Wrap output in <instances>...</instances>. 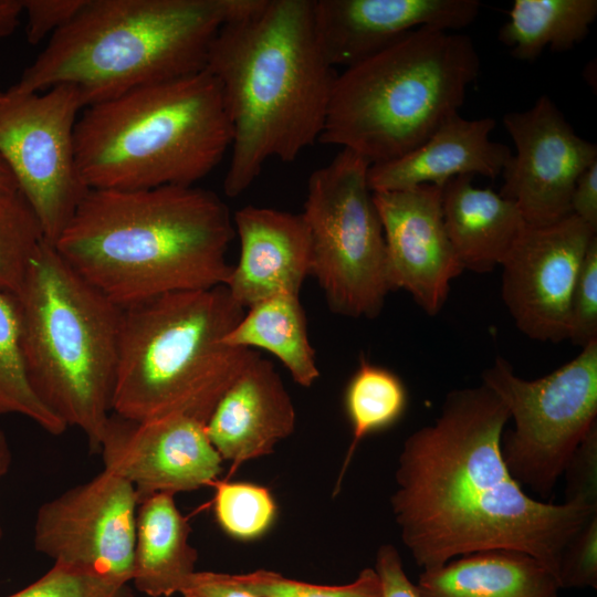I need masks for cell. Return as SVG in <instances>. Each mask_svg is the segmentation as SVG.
<instances>
[{"label": "cell", "mask_w": 597, "mask_h": 597, "mask_svg": "<svg viewBox=\"0 0 597 597\" xmlns=\"http://www.w3.org/2000/svg\"><path fill=\"white\" fill-rule=\"evenodd\" d=\"M509 420L481 384L449 392L433 423L405 440L390 505L401 542L422 570L509 549L531 555L557 578L566 545L597 513L596 505L543 502L524 491L502 458Z\"/></svg>", "instance_id": "cell-1"}, {"label": "cell", "mask_w": 597, "mask_h": 597, "mask_svg": "<svg viewBox=\"0 0 597 597\" xmlns=\"http://www.w3.org/2000/svg\"><path fill=\"white\" fill-rule=\"evenodd\" d=\"M205 70L232 127L228 197L243 193L269 159L291 163L320 140L337 75L316 39L313 0H254L221 25Z\"/></svg>", "instance_id": "cell-2"}, {"label": "cell", "mask_w": 597, "mask_h": 597, "mask_svg": "<svg viewBox=\"0 0 597 597\" xmlns=\"http://www.w3.org/2000/svg\"><path fill=\"white\" fill-rule=\"evenodd\" d=\"M234 234L228 206L205 188L90 189L53 245L84 280L125 307L224 285Z\"/></svg>", "instance_id": "cell-3"}, {"label": "cell", "mask_w": 597, "mask_h": 597, "mask_svg": "<svg viewBox=\"0 0 597 597\" xmlns=\"http://www.w3.org/2000/svg\"><path fill=\"white\" fill-rule=\"evenodd\" d=\"M254 0H85L8 91L75 86L84 107L205 70L221 25Z\"/></svg>", "instance_id": "cell-4"}, {"label": "cell", "mask_w": 597, "mask_h": 597, "mask_svg": "<svg viewBox=\"0 0 597 597\" xmlns=\"http://www.w3.org/2000/svg\"><path fill=\"white\" fill-rule=\"evenodd\" d=\"M74 142L88 189L193 186L231 147L232 127L219 83L202 70L85 107Z\"/></svg>", "instance_id": "cell-5"}, {"label": "cell", "mask_w": 597, "mask_h": 597, "mask_svg": "<svg viewBox=\"0 0 597 597\" xmlns=\"http://www.w3.org/2000/svg\"><path fill=\"white\" fill-rule=\"evenodd\" d=\"M224 285L122 307L113 413L146 421L182 415L206 425L259 352L223 339L244 314Z\"/></svg>", "instance_id": "cell-6"}, {"label": "cell", "mask_w": 597, "mask_h": 597, "mask_svg": "<svg viewBox=\"0 0 597 597\" xmlns=\"http://www.w3.org/2000/svg\"><path fill=\"white\" fill-rule=\"evenodd\" d=\"M480 65L468 35L415 29L336 76L320 142L370 165L400 158L459 114Z\"/></svg>", "instance_id": "cell-7"}, {"label": "cell", "mask_w": 597, "mask_h": 597, "mask_svg": "<svg viewBox=\"0 0 597 597\" xmlns=\"http://www.w3.org/2000/svg\"><path fill=\"white\" fill-rule=\"evenodd\" d=\"M18 298L23 356L35 395L98 452L113 411L122 307L45 239Z\"/></svg>", "instance_id": "cell-8"}, {"label": "cell", "mask_w": 597, "mask_h": 597, "mask_svg": "<svg viewBox=\"0 0 597 597\" xmlns=\"http://www.w3.org/2000/svg\"><path fill=\"white\" fill-rule=\"evenodd\" d=\"M370 164L342 149L312 172L301 213L311 240V272L328 308L374 318L390 292L383 227L368 185Z\"/></svg>", "instance_id": "cell-9"}, {"label": "cell", "mask_w": 597, "mask_h": 597, "mask_svg": "<svg viewBox=\"0 0 597 597\" xmlns=\"http://www.w3.org/2000/svg\"><path fill=\"white\" fill-rule=\"evenodd\" d=\"M509 411L514 429L501 452L513 479L548 499L588 432L597 426V341L567 364L527 380L498 357L482 375Z\"/></svg>", "instance_id": "cell-10"}, {"label": "cell", "mask_w": 597, "mask_h": 597, "mask_svg": "<svg viewBox=\"0 0 597 597\" xmlns=\"http://www.w3.org/2000/svg\"><path fill=\"white\" fill-rule=\"evenodd\" d=\"M84 107L78 90L60 84L0 101V157L54 243L90 190L76 165L74 130Z\"/></svg>", "instance_id": "cell-11"}, {"label": "cell", "mask_w": 597, "mask_h": 597, "mask_svg": "<svg viewBox=\"0 0 597 597\" xmlns=\"http://www.w3.org/2000/svg\"><path fill=\"white\" fill-rule=\"evenodd\" d=\"M137 507L133 485L103 470L40 506L34 547L54 563L128 584L133 577Z\"/></svg>", "instance_id": "cell-12"}, {"label": "cell", "mask_w": 597, "mask_h": 597, "mask_svg": "<svg viewBox=\"0 0 597 597\" xmlns=\"http://www.w3.org/2000/svg\"><path fill=\"white\" fill-rule=\"evenodd\" d=\"M588 224L568 214L548 224H526L502 263V298L527 337L568 338L576 280L591 240Z\"/></svg>", "instance_id": "cell-13"}, {"label": "cell", "mask_w": 597, "mask_h": 597, "mask_svg": "<svg viewBox=\"0 0 597 597\" xmlns=\"http://www.w3.org/2000/svg\"><path fill=\"white\" fill-rule=\"evenodd\" d=\"M515 155L505 165L501 196L516 203L527 224H548L570 214L579 175L597 160V146L578 136L547 95L503 116Z\"/></svg>", "instance_id": "cell-14"}, {"label": "cell", "mask_w": 597, "mask_h": 597, "mask_svg": "<svg viewBox=\"0 0 597 597\" xmlns=\"http://www.w3.org/2000/svg\"><path fill=\"white\" fill-rule=\"evenodd\" d=\"M98 452L104 470L133 485L138 504L212 485L222 471L205 423L182 415L136 421L112 412Z\"/></svg>", "instance_id": "cell-15"}, {"label": "cell", "mask_w": 597, "mask_h": 597, "mask_svg": "<svg viewBox=\"0 0 597 597\" xmlns=\"http://www.w3.org/2000/svg\"><path fill=\"white\" fill-rule=\"evenodd\" d=\"M373 200L384 232L390 291L408 292L434 316L451 281L463 271L444 227L442 187L375 191Z\"/></svg>", "instance_id": "cell-16"}, {"label": "cell", "mask_w": 597, "mask_h": 597, "mask_svg": "<svg viewBox=\"0 0 597 597\" xmlns=\"http://www.w3.org/2000/svg\"><path fill=\"white\" fill-rule=\"evenodd\" d=\"M480 8L479 0H313V23L329 65L346 69L420 27L463 29Z\"/></svg>", "instance_id": "cell-17"}, {"label": "cell", "mask_w": 597, "mask_h": 597, "mask_svg": "<svg viewBox=\"0 0 597 597\" xmlns=\"http://www.w3.org/2000/svg\"><path fill=\"white\" fill-rule=\"evenodd\" d=\"M240 256L224 284L244 310L280 293L300 295L311 272V240L302 214L245 206L233 217Z\"/></svg>", "instance_id": "cell-18"}, {"label": "cell", "mask_w": 597, "mask_h": 597, "mask_svg": "<svg viewBox=\"0 0 597 597\" xmlns=\"http://www.w3.org/2000/svg\"><path fill=\"white\" fill-rule=\"evenodd\" d=\"M295 409L274 364L258 355L221 396L205 427L229 476L247 461L268 455L292 434Z\"/></svg>", "instance_id": "cell-19"}, {"label": "cell", "mask_w": 597, "mask_h": 597, "mask_svg": "<svg viewBox=\"0 0 597 597\" xmlns=\"http://www.w3.org/2000/svg\"><path fill=\"white\" fill-rule=\"evenodd\" d=\"M495 125L491 117L467 119L458 114L449 118L423 144L402 157L370 165V190L442 187L450 179L465 175L500 176L512 153L506 145L490 138Z\"/></svg>", "instance_id": "cell-20"}, {"label": "cell", "mask_w": 597, "mask_h": 597, "mask_svg": "<svg viewBox=\"0 0 597 597\" xmlns=\"http://www.w3.org/2000/svg\"><path fill=\"white\" fill-rule=\"evenodd\" d=\"M472 180L459 176L442 186V214L463 270L485 273L502 265L527 223L515 202Z\"/></svg>", "instance_id": "cell-21"}, {"label": "cell", "mask_w": 597, "mask_h": 597, "mask_svg": "<svg viewBox=\"0 0 597 597\" xmlns=\"http://www.w3.org/2000/svg\"><path fill=\"white\" fill-rule=\"evenodd\" d=\"M416 585L419 597H557V578L528 554L493 549L468 554L431 570Z\"/></svg>", "instance_id": "cell-22"}, {"label": "cell", "mask_w": 597, "mask_h": 597, "mask_svg": "<svg viewBox=\"0 0 597 597\" xmlns=\"http://www.w3.org/2000/svg\"><path fill=\"white\" fill-rule=\"evenodd\" d=\"M190 532L172 494H155L138 504L132 577L138 591L149 597L179 594L198 559Z\"/></svg>", "instance_id": "cell-23"}, {"label": "cell", "mask_w": 597, "mask_h": 597, "mask_svg": "<svg viewBox=\"0 0 597 597\" xmlns=\"http://www.w3.org/2000/svg\"><path fill=\"white\" fill-rule=\"evenodd\" d=\"M245 310L223 342L231 347L270 353L297 385L311 387L320 378V369L300 295L275 294Z\"/></svg>", "instance_id": "cell-24"}, {"label": "cell", "mask_w": 597, "mask_h": 597, "mask_svg": "<svg viewBox=\"0 0 597 597\" xmlns=\"http://www.w3.org/2000/svg\"><path fill=\"white\" fill-rule=\"evenodd\" d=\"M499 40L515 59L533 61L549 46L568 51L582 42L597 17L596 0H514Z\"/></svg>", "instance_id": "cell-25"}, {"label": "cell", "mask_w": 597, "mask_h": 597, "mask_svg": "<svg viewBox=\"0 0 597 597\" xmlns=\"http://www.w3.org/2000/svg\"><path fill=\"white\" fill-rule=\"evenodd\" d=\"M9 413L24 416L54 436L67 428L30 384L22 349L20 302L18 295L0 287V415Z\"/></svg>", "instance_id": "cell-26"}, {"label": "cell", "mask_w": 597, "mask_h": 597, "mask_svg": "<svg viewBox=\"0 0 597 597\" xmlns=\"http://www.w3.org/2000/svg\"><path fill=\"white\" fill-rule=\"evenodd\" d=\"M407 399L406 387L396 374L362 356L345 390L344 402L352 426V440L337 488L360 441L369 433L397 422L406 410Z\"/></svg>", "instance_id": "cell-27"}, {"label": "cell", "mask_w": 597, "mask_h": 597, "mask_svg": "<svg viewBox=\"0 0 597 597\" xmlns=\"http://www.w3.org/2000/svg\"><path fill=\"white\" fill-rule=\"evenodd\" d=\"M44 233L41 223L18 190L0 195V287L18 295Z\"/></svg>", "instance_id": "cell-28"}, {"label": "cell", "mask_w": 597, "mask_h": 597, "mask_svg": "<svg viewBox=\"0 0 597 597\" xmlns=\"http://www.w3.org/2000/svg\"><path fill=\"white\" fill-rule=\"evenodd\" d=\"M214 514L221 528L230 536L255 540L272 525L276 505L270 491L248 482L216 480Z\"/></svg>", "instance_id": "cell-29"}, {"label": "cell", "mask_w": 597, "mask_h": 597, "mask_svg": "<svg viewBox=\"0 0 597 597\" xmlns=\"http://www.w3.org/2000/svg\"><path fill=\"white\" fill-rule=\"evenodd\" d=\"M238 585L259 597H381V583L375 568L366 567L346 585H316L259 569L233 574Z\"/></svg>", "instance_id": "cell-30"}, {"label": "cell", "mask_w": 597, "mask_h": 597, "mask_svg": "<svg viewBox=\"0 0 597 597\" xmlns=\"http://www.w3.org/2000/svg\"><path fill=\"white\" fill-rule=\"evenodd\" d=\"M7 597H134L128 584L106 575L54 563L38 580Z\"/></svg>", "instance_id": "cell-31"}, {"label": "cell", "mask_w": 597, "mask_h": 597, "mask_svg": "<svg viewBox=\"0 0 597 597\" xmlns=\"http://www.w3.org/2000/svg\"><path fill=\"white\" fill-rule=\"evenodd\" d=\"M568 339L582 348L597 341V235L587 249L573 291Z\"/></svg>", "instance_id": "cell-32"}, {"label": "cell", "mask_w": 597, "mask_h": 597, "mask_svg": "<svg viewBox=\"0 0 597 597\" xmlns=\"http://www.w3.org/2000/svg\"><path fill=\"white\" fill-rule=\"evenodd\" d=\"M557 578L561 588L597 587V513L566 545Z\"/></svg>", "instance_id": "cell-33"}, {"label": "cell", "mask_w": 597, "mask_h": 597, "mask_svg": "<svg viewBox=\"0 0 597 597\" xmlns=\"http://www.w3.org/2000/svg\"><path fill=\"white\" fill-rule=\"evenodd\" d=\"M565 502H582L597 506V426L594 427L568 462Z\"/></svg>", "instance_id": "cell-34"}, {"label": "cell", "mask_w": 597, "mask_h": 597, "mask_svg": "<svg viewBox=\"0 0 597 597\" xmlns=\"http://www.w3.org/2000/svg\"><path fill=\"white\" fill-rule=\"evenodd\" d=\"M85 0H22L27 17L25 34L31 44H38L66 25Z\"/></svg>", "instance_id": "cell-35"}, {"label": "cell", "mask_w": 597, "mask_h": 597, "mask_svg": "<svg viewBox=\"0 0 597 597\" xmlns=\"http://www.w3.org/2000/svg\"><path fill=\"white\" fill-rule=\"evenodd\" d=\"M374 568L380 578L381 597H419L394 545L385 544L378 548Z\"/></svg>", "instance_id": "cell-36"}, {"label": "cell", "mask_w": 597, "mask_h": 597, "mask_svg": "<svg viewBox=\"0 0 597 597\" xmlns=\"http://www.w3.org/2000/svg\"><path fill=\"white\" fill-rule=\"evenodd\" d=\"M182 597H259L235 583L232 574L193 572L182 585Z\"/></svg>", "instance_id": "cell-37"}, {"label": "cell", "mask_w": 597, "mask_h": 597, "mask_svg": "<svg viewBox=\"0 0 597 597\" xmlns=\"http://www.w3.org/2000/svg\"><path fill=\"white\" fill-rule=\"evenodd\" d=\"M570 213L597 232V160L577 178L570 196Z\"/></svg>", "instance_id": "cell-38"}, {"label": "cell", "mask_w": 597, "mask_h": 597, "mask_svg": "<svg viewBox=\"0 0 597 597\" xmlns=\"http://www.w3.org/2000/svg\"><path fill=\"white\" fill-rule=\"evenodd\" d=\"M22 13V0H0V40L15 31Z\"/></svg>", "instance_id": "cell-39"}, {"label": "cell", "mask_w": 597, "mask_h": 597, "mask_svg": "<svg viewBox=\"0 0 597 597\" xmlns=\"http://www.w3.org/2000/svg\"><path fill=\"white\" fill-rule=\"evenodd\" d=\"M12 461V454L9 447V442L4 432L0 429V479L4 476L10 468ZM2 536V528L0 525V540Z\"/></svg>", "instance_id": "cell-40"}, {"label": "cell", "mask_w": 597, "mask_h": 597, "mask_svg": "<svg viewBox=\"0 0 597 597\" xmlns=\"http://www.w3.org/2000/svg\"><path fill=\"white\" fill-rule=\"evenodd\" d=\"M18 191L12 172L0 157V195Z\"/></svg>", "instance_id": "cell-41"}, {"label": "cell", "mask_w": 597, "mask_h": 597, "mask_svg": "<svg viewBox=\"0 0 597 597\" xmlns=\"http://www.w3.org/2000/svg\"><path fill=\"white\" fill-rule=\"evenodd\" d=\"M4 92L0 91V101L3 98Z\"/></svg>", "instance_id": "cell-42"}]
</instances>
